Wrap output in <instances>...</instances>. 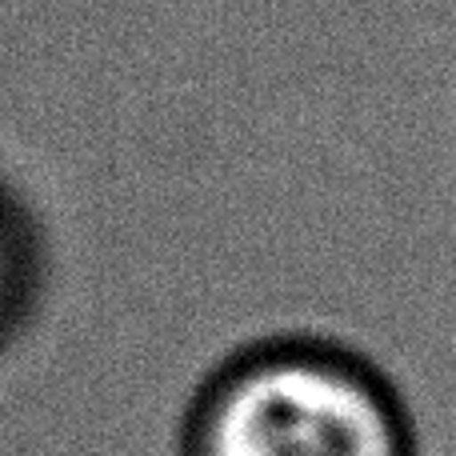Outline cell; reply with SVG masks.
I'll use <instances>...</instances> for the list:
<instances>
[{
    "label": "cell",
    "instance_id": "1",
    "mask_svg": "<svg viewBox=\"0 0 456 456\" xmlns=\"http://www.w3.org/2000/svg\"><path fill=\"white\" fill-rule=\"evenodd\" d=\"M176 456H417L396 380L361 348L276 332L228 353L192 388Z\"/></svg>",
    "mask_w": 456,
    "mask_h": 456
},
{
    "label": "cell",
    "instance_id": "2",
    "mask_svg": "<svg viewBox=\"0 0 456 456\" xmlns=\"http://www.w3.org/2000/svg\"><path fill=\"white\" fill-rule=\"evenodd\" d=\"M45 265L40 236L32 232V216L0 184V353L24 332L40 297Z\"/></svg>",
    "mask_w": 456,
    "mask_h": 456
}]
</instances>
